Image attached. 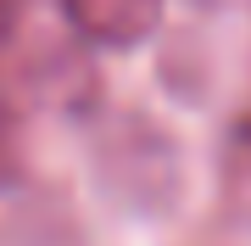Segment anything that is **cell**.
Returning a JSON list of instances; mask_svg holds the SVG:
<instances>
[{"mask_svg": "<svg viewBox=\"0 0 251 246\" xmlns=\"http://www.w3.org/2000/svg\"><path fill=\"white\" fill-rule=\"evenodd\" d=\"M90 157H95V173H100V191H112L123 207L168 213L179 201V179H184L179 146L145 112H106V118H95Z\"/></svg>", "mask_w": 251, "mask_h": 246, "instance_id": "6da1fadb", "label": "cell"}, {"mask_svg": "<svg viewBox=\"0 0 251 246\" xmlns=\"http://www.w3.org/2000/svg\"><path fill=\"white\" fill-rule=\"evenodd\" d=\"M62 23L90 51H140L162 23V0H56Z\"/></svg>", "mask_w": 251, "mask_h": 246, "instance_id": "7a4b0ae2", "label": "cell"}, {"mask_svg": "<svg viewBox=\"0 0 251 246\" xmlns=\"http://www.w3.org/2000/svg\"><path fill=\"white\" fill-rule=\"evenodd\" d=\"M218 207L229 224L251 229V112H240L218 140Z\"/></svg>", "mask_w": 251, "mask_h": 246, "instance_id": "3957f363", "label": "cell"}, {"mask_svg": "<svg viewBox=\"0 0 251 246\" xmlns=\"http://www.w3.org/2000/svg\"><path fill=\"white\" fill-rule=\"evenodd\" d=\"M23 168V140H17V112L0 101V191H6L11 179H17Z\"/></svg>", "mask_w": 251, "mask_h": 246, "instance_id": "277c9868", "label": "cell"}, {"mask_svg": "<svg viewBox=\"0 0 251 246\" xmlns=\"http://www.w3.org/2000/svg\"><path fill=\"white\" fill-rule=\"evenodd\" d=\"M17 28H23V0H0V62H6L11 39H17Z\"/></svg>", "mask_w": 251, "mask_h": 246, "instance_id": "5b68a950", "label": "cell"}]
</instances>
